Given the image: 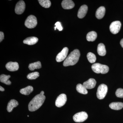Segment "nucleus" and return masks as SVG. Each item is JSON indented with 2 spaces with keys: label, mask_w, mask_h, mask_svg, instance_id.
I'll return each mask as SVG.
<instances>
[{
  "label": "nucleus",
  "mask_w": 123,
  "mask_h": 123,
  "mask_svg": "<svg viewBox=\"0 0 123 123\" xmlns=\"http://www.w3.org/2000/svg\"><path fill=\"white\" fill-rule=\"evenodd\" d=\"M10 75H7L5 74H2L0 76V81L1 82L7 85H10L11 82L9 80L10 77Z\"/></svg>",
  "instance_id": "nucleus-20"
},
{
  "label": "nucleus",
  "mask_w": 123,
  "mask_h": 123,
  "mask_svg": "<svg viewBox=\"0 0 123 123\" xmlns=\"http://www.w3.org/2000/svg\"><path fill=\"white\" fill-rule=\"evenodd\" d=\"M107 86L104 84H102L98 86L97 90V98L99 99H103L105 97L107 93Z\"/></svg>",
  "instance_id": "nucleus-5"
},
{
  "label": "nucleus",
  "mask_w": 123,
  "mask_h": 123,
  "mask_svg": "<svg viewBox=\"0 0 123 123\" xmlns=\"http://www.w3.org/2000/svg\"><path fill=\"white\" fill-rule=\"evenodd\" d=\"M116 96L118 98H123V89L119 88L116 92Z\"/></svg>",
  "instance_id": "nucleus-28"
},
{
  "label": "nucleus",
  "mask_w": 123,
  "mask_h": 123,
  "mask_svg": "<svg viewBox=\"0 0 123 123\" xmlns=\"http://www.w3.org/2000/svg\"><path fill=\"white\" fill-rule=\"evenodd\" d=\"M43 91L36 95L31 101L29 104V110L30 111H34L38 109L43 104L46 97Z\"/></svg>",
  "instance_id": "nucleus-1"
},
{
  "label": "nucleus",
  "mask_w": 123,
  "mask_h": 123,
  "mask_svg": "<svg viewBox=\"0 0 123 123\" xmlns=\"http://www.w3.org/2000/svg\"><path fill=\"white\" fill-rule=\"evenodd\" d=\"M96 84V80L93 78H90L84 82L83 85L86 89H90L94 88Z\"/></svg>",
  "instance_id": "nucleus-14"
},
{
  "label": "nucleus",
  "mask_w": 123,
  "mask_h": 123,
  "mask_svg": "<svg viewBox=\"0 0 123 123\" xmlns=\"http://www.w3.org/2000/svg\"><path fill=\"white\" fill-rule=\"evenodd\" d=\"M25 9V4L23 0L19 1L17 2L15 6V12L18 14H21L23 13Z\"/></svg>",
  "instance_id": "nucleus-10"
},
{
  "label": "nucleus",
  "mask_w": 123,
  "mask_h": 123,
  "mask_svg": "<svg viewBox=\"0 0 123 123\" xmlns=\"http://www.w3.org/2000/svg\"><path fill=\"white\" fill-rule=\"evenodd\" d=\"M39 76V73L38 72H34L31 73L27 75V79L30 80H33L35 79Z\"/></svg>",
  "instance_id": "nucleus-27"
},
{
  "label": "nucleus",
  "mask_w": 123,
  "mask_h": 123,
  "mask_svg": "<svg viewBox=\"0 0 123 123\" xmlns=\"http://www.w3.org/2000/svg\"><path fill=\"white\" fill-rule=\"evenodd\" d=\"M55 26L54 27L55 30L56 29H58L59 31H62L63 30V27L62 26L61 23L60 22H57L55 24Z\"/></svg>",
  "instance_id": "nucleus-29"
},
{
  "label": "nucleus",
  "mask_w": 123,
  "mask_h": 123,
  "mask_svg": "<svg viewBox=\"0 0 123 123\" xmlns=\"http://www.w3.org/2000/svg\"><path fill=\"white\" fill-rule=\"evenodd\" d=\"M68 49L67 47H65L62 49V50L56 56V60L58 62H61L66 59L67 58L68 53Z\"/></svg>",
  "instance_id": "nucleus-8"
},
{
  "label": "nucleus",
  "mask_w": 123,
  "mask_h": 123,
  "mask_svg": "<svg viewBox=\"0 0 123 123\" xmlns=\"http://www.w3.org/2000/svg\"><path fill=\"white\" fill-rule=\"evenodd\" d=\"M97 37V33L94 31H91L87 34L86 38L89 42H93L96 39Z\"/></svg>",
  "instance_id": "nucleus-21"
},
{
  "label": "nucleus",
  "mask_w": 123,
  "mask_h": 123,
  "mask_svg": "<svg viewBox=\"0 0 123 123\" xmlns=\"http://www.w3.org/2000/svg\"><path fill=\"white\" fill-rule=\"evenodd\" d=\"M66 95L64 94H62L57 97L55 104L57 107H61L65 104L67 101Z\"/></svg>",
  "instance_id": "nucleus-9"
},
{
  "label": "nucleus",
  "mask_w": 123,
  "mask_h": 123,
  "mask_svg": "<svg viewBox=\"0 0 123 123\" xmlns=\"http://www.w3.org/2000/svg\"><path fill=\"white\" fill-rule=\"evenodd\" d=\"M120 44H121V47L123 48V38L120 41Z\"/></svg>",
  "instance_id": "nucleus-31"
},
{
  "label": "nucleus",
  "mask_w": 123,
  "mask_h": 123,
  "mask_svg": "<svg viewBox=\"0 0 123 123\" xmlns=\"http://www.w3.org/2000/svg\"><path fill=\"white\" fill-rule=\"evenodd\" d=\"M40 5L45 8H49L50 7L51 2L49 0H38Z\"/></svg>",
  "instance_id": "nucleus-25"
},
{
  "label": "nucleus",
  "mask_w": 123,
  "mask_h": 123,
  "mask_svg": "<svg viewBox=\"0 0 123 123\" xmlns=\"http://www.w3.org/2000/svg\"><path fill=\"white\" fill-rule=\"evenodd\" d=\"M80 54L79 50L75 49L70 53L68 56L65 60L63 62V66H72L76 64L79 61Z\"/></svg>",
  "instance_id": "nucleus-2"
},
{
  "label": "nucleus",
  "mask_w": 123,
  "mask_h": 123,
  "mask_svg": "<svg viewBox=\"0 0 123 123\" xmlns=\"http://www.w3.org/2000/svg\"><path fill=\"white\" fill-rule=\"evenodd\" d=\"M97 51L99 55L101 56H105L106 54V50L105 45L102 43L98 44L97 49Z\"/></svg>",
  "instance_id": "nucleus-19"
},
{
  "label": "nucleus",
  "mask_w": 123,
  "mask_h": 123,
  "mask_svg": "<svg viewBox=\"0 0 123 123\" xmlns=\"http://www.w3.org/2000/svg\"><path fill=\"white\" fill-rule=\"evenodd\" d=\"M88 7L86 5L82 6L78 12L77 16L80 18H82L85 16L88 11Z\"/></svg>",
  "instance_id": "nucleus-13"
},
{
  "label": "nucleus",
  "mask_w": 123,
  "mask_h": 123,
  "mask_svg": "<svg viewBox=\"0 0 123 123\" xmlns=\"http://www.w3.org/2000/svg\"><path fill=\"white\" fill-rule=\"evenodd\" d=\"M62 6L65 9H70L75 6V4L71 0H64L61 4Z\"/></svg>",
  "instance_id": "nucleus-12"
},
{
  "label": "nucleus",
  "mask_w": 123,
  "mask_h": 123,
  "mask_svg": "<svg viewBox=\"0 0 123 123\" xmlns=\"http://www.w3.org/2000/svg\"><path fill=\"white\" fill-rule=\"evenodd\" d=\"M87 57L89 61L91 63H95L96 60L95 55L92 52H89L87 55Z\"/></svg>",
  "instance_id": "nucleus-26"
},
{
  "label": "nucleus",
  "mask_w": 123,
  "mask_h": 123,
  "mask_svg": "<svg viewBox=\"0 0 123 123\" xmlns=\"http://www.w3.org/2000/svg\"><path fill=\"white\" fill-rule=\"evenodd\" d=\"M6 68L9 71L14 72L18 70L19 65L17 62H10L6 64Z\"/></svg>",
  "instance_id": "nucleus-11"
},
{
  "label": "nucleus",
  "mask_w": 123,
  "mask_h": 123,
  "mask_svg": "<svg viewBox=\"0 0 123 123\" xmlns=\"http://www.w3.org/2000/svg\"><path fill=\"white\" fill-rule=\"evenodd\" d=\"M33 88L31 86H28L25 88L20 90V92L22 94L25 95H29L33 92Z\"/></svg>",
  "instance_id": "nucleus-22"
},
{
  "label": "nucleus",
  "mask_w": 123,
  "mask_h": 123,
  "mask_svg": "<svg viewBox=\"0 0 123 123\" xmlns=\"http://www.w3.org/2000/svg\"><path fill=\"white\" fill-rule=\"evenodd\" d=\"M28 116V117H29V115H28V116Z\"/></svg>",
  "instance_id": "nucleus-33"
},
{
  "label": "nucleus",
  "mask_w": 123,
  "mask_h": 123,
  "mask_svg": "<svg viewBox=\"0 0 123 123\" xmlns=\"http://www.w3.org/2000/svg\"><path fill=\"white\" fill-rule=\"evenodd\" d=\"M38 39L37 38L35 37H31L26 38L24 41L23 43L25 44L29 45H32L37 43Z\"/></svg>",
  "instance_id": "nucleus-17"
},
{
  "label": "nucleus",
  "mask_w": 123,
  "mask_h": 123,
  "mask_svg": "<svg viewBox=\"0 0 123 123\" xmlns=\"http://www.w3.org/2000/svg\"><path fill=\"white\" fill-rule=\"evenodd\" d=\"M0 91H5L4 88L2 87L1 86H0Z\"/></svg>",
  "instance_id": "nucleus-32"
},
{
  "label": "nucleus",
  "mask_w": 123,
  "mask_h": 123,
  "mask_svg": "<svg viewBox=\"0 0 123 123\" xmlns=\"http://www.w3.org/2000/svg\"><path fill=\"white\" fill-rule=\"evenodd\" d=\"M121 24L119 21H115L112 22L110 25V31L112 34H116L120 31Z\"/></svg>",
  "instance_id": "nucleus-7"
},
{
  "label": "nucleus",
  "mask_w": 123,
  "mask_h": 123,
  "mask_svg": "<svg viewBox=\"0 0 123 123\" xmlns=\"http://www.w3.org/2000/svg\"><path fill=\"white\" fill-rule=\"evenodd\" d=\"M109 106L112 110H121L123 107V103L119 102H112L110 104Z\"/></svg>",
  "instance_id": "nucleus-18"
},
{
  "label": "nucleus",
  "mask_w": 123,
  "mask_h": 123,
  "mask_svg": "<svg viewBox=\"0 0 123 123\" xmlns=\"http://www.w3.org/2000/svg\"><path fill=\"white\" fill-rule=\"evenodd\" d=\"M105 13V8L103 6H101L98 9L95 13V16L98 19H101L103 18Z\"/></svg>",
  "instance_id": "nucleus-15"
},
{
  "label": "nucleus",
  "mask_w": 123,
  "mask_h": 123,
  "mask_svg": "<svg viewBox=\"0 0 123 123\" xmlns=\"http://www.w3.org/2000/svg\"><path fill=\"white\" fill-rule=\"evenodd\" d=\"M88 117L87 113L82 111L75 114L73 117L74 120L76 123H81L85 121Z\"/></svg>",
  "instance_id": "nucleus-6"
},
{
  "label": "nucleus",
  "mask_w": 123,
  "mask_h": 123,
  "mask_svg": "<svg viewBox=\"0 0 123 123\" xmlns=\"http://www.w3.org/2000/svg\"><path fill=\"white\" fill-rule=\"evenodd\" d=\"M42 68V64L40 61L36 62L34 63H31L29 64V68L31 70H34L35 69H38Z\"/></svg>",
  "instance_id": "nucleus-23"
},
{
  "label": "nucleus",
  "mask_w": 123,
  "mask_h": 123,
  "mask_svg": "<svg viewBox=\"0 0 123 123\" xmlns=\"http://www.w3.org/2000/svg\"><path fill=\"white\" fill-rule=\"evenodd\" d=\"M18 105V103L17 101L14 99H11L7 105V110L8 112H11L14 108L17 106Z\"/></svg>",
  "instance_id": "nucleus-16"
},
{
  "label": "nucleus",
  "mask_w": 123,
  "mask_h": 123,
  "mask_svg": "<svg viewBox=\"0 0 123 123\" xmlns=\"http://www.w3.org/2000/svg\"><path fill=\"white\" fill-rule=\"evenodd\" d=\"M91 68L93 71L97 74H105L108 72L109 70L108 66L98 63L94 64L92 65Z\"/></svg>",
  "instance_id": "nucleus-3"
},
{
  "label": "nucleus",
  "mask_w": 123,
  "mask_h": 123,
  "mask_svg": "<svg viewBox=\"0 0 123 123\" xmlns=\"http://www.w3.org/2000/svg\"><path fill=\"white\" fill-rule=\"evenodd\" d=\"M76 90L79 93L82 94H86L88 93V91L86 88L81 84H78L77 85Z\"/></svg>",
  "instance_id": "nucleus-24"
},
{
  "label": "nucleus",
  "mask_w": 123,
  "mask_h": 123,
  "mask_svg": "<svg viewBox=\"0 0 123 123\" xmlns=\"http://www.w3.org/2000/svg\"><path fill=\"white\" fill-rule=\"evenodd\" d=\"M4 33L2 31L0 32V42H2V40L4 39Z\"/></svg>",
  "instance_id": "nucleus-30"
},
{
  "label": "nucleus",
  "mask_w": 123,
  "mask_h": 123,
  "mask_svg": "<svg viewBox=\"0 0 123 123\" xmlns=\"http://www.w3.org/2000/svg\"><path fill=\"white\" fill-rule=\"evenodd\" d=\"M37 24L36 18L33 15H30L27 18L25 22V25L29 29L34 28Z\"/></svg>",
  "instance_id": "nucleus-4"
}]
</instances>
